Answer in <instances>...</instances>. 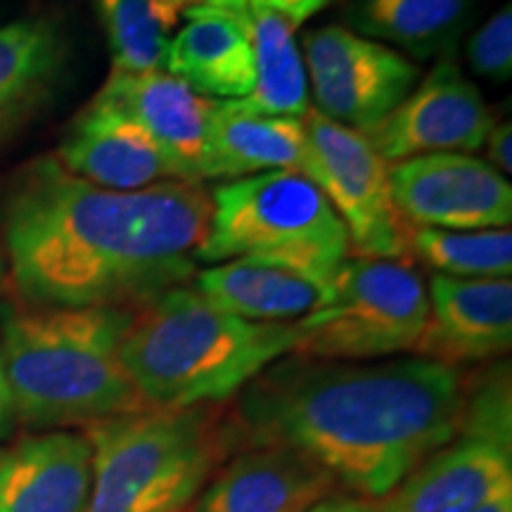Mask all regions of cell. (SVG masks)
<instances>
[{
    "mask_svg": "<svg viewBox=\"0 0 512 512\" xmlns=\"http://www.w3.org/2000/svg\"><path fill=\"white\" fill-rule=\"evenodd\" d=\"M211 219L202 183L117 192L69 174L55 155L12 178L0 226L19 302L46 309H140L188 285Z\"/></svg>",
    "mask_w": 512,
    "mask_h": 512,
    "instance_id": "cell-1",
    "label": "cell"
},
{
    "mask_svg": "<svg viewBox=\"0 0 512 512\" xmlns=\"http://www.w3.org/2000/svg\"><path fill=\"white\" fill-rule=\"evenodd\" d=\"M460 370L420 356L325 361L287 354L261 370L223 420L233 446L290 448L339 489L384 498L460 425Z\"/></svg>",
    "mask_w": 512,
    "mask_h": 512,
    "instance_id": "cell-2",
    "label": "cell"
},
{
    "mask_svg": "<svg viewBox=\"0 0 512 512\" xmlns=\"http://www.w3.org/2000/svg\"><path fill=\"white\" fill-rule=\"evenodd\" d=\"M133 309L0 304V361L17 422L72 430L150 408L121 361Z\"/></svg>",
    "mask_w": 512,
    "mask_h": 512,
    "instance_id": "cell-3",
    "label": "cell"
},
{
    "mask_svg": "<svg viewBox=\"0 0 512 512\" xmlns=\"http://www.w3.org/2000/svg\"><path fill=\"white\" fill-rule=\"evenodd\" d=\"M294 344V323H252L181 285L136 309L121 361L150 408L216 406Z\"/></svg>",
    "mask_w": 512,
    "mask_h": 512,
    "instance_id": "cell-4",
    "label": "cell"
},
{
    "mask_svg": "<svg viewBox=\"0 0 512 512\" xmlns=\"http://www.w3.org/2000/svg\"><path fill=\"white\" fill-rule=\"evenodd\" d=\"M91 496L83 512H181L228 451L216 406L145 408L86 427Z\"/></svg>",
    "mask_w": 512,
    "mask_h": 512,
    "instance_id": "cell-5",
    "label": "cell"
},
{
    "mask_svg": "<svg viewBox=\"0 0 512 512\" xmlns=\"http://www.w3.org/2000/svg\"><path fill=\"white\" fill-rule=\"evenodd\" d=\"M261 261L330 285L349 259V235L316 183L268 171L216 185L197 261Z\"/></svg>",
    "mask_w": 512,
    "mask_h": 512,
    "instance_id": "cell-6",
    "label": "cell"
},
{
    "mask_svg": "<svg viewBox=\"0 0 512 512\" xmlns=\"http://www.w3.org/2000/svg\"><path fill=\"white\" fill-rule=\"evenodd\" d=\"M427 320V285L408 259H347L323 306L294 323L292 354L380 361L415 349Z\"/></svg>",
    "mask_w": 512,
    "mask_h": 512,
    "instance_id": "cell-7",
    "label": "cell"
},
{
    "mask_svg": "<svg viewBox=\"0 0 512 512\" xmlns=\"http://www.w3.org/2000/svg\"><path fill=\"white\" fill-rule=\"evenodd\" d=\"M512 477L510 366L498 363L465 382L456 434L415 467L392 494L377 498L380 512H472L503 479Z\"/></svg>",
    "mask_w": 512,
    "mask_h": 512,
    "instance_id": "cell-8",
    "label": "cell"
},
{
    "mask_svg": "<svg viewBox=\"0 0 512 512\" xmlns=\"http://www.w3.org/2000/svg\"><path fill=\"white\" fill-rule=\"evenodd\" d=\"M306 133L304 176L323 190L349 235V254L358 259H406L408 223L401 219L389 185V164L361 131L311 110Z\"/></svg>",
    "mask_w": 512,
    "mask_h": 512,
    "instance_id": "cell-9",
    "label": "cell"
},
{
    "mask_svg": "<svg viewBox=\"0 0 512 512\" xmlns=\"http://www.w3.org/2000/svg\"><path fill=\"white\" fill-rule=\"evenodd\" d=\"M302 57L313 110L354 131L382 121L420 81L418 64L399 50L344 27L309 31Z\"/></svg>",
    "mask_w": 512,
    "mask_h": 512,
    "instance_id": "cell-10",
    "label": "cell"
},
{
    "mask_svg": "<svg viewBox=\"0 0 512 512\" xmlns=\"http://www.w3.org/2000/svg\"><path fill=\"white\" fill-rule=\"evenodd\" d=\"M494 124V114L479 88L463 74L456 55H444L430 74L420 76L396 110L361 133L392 166L434 152L472 155Z\"/></svg>",
    "mask_w": 512,
    "mask_h": 512,
    "instance_id": "cell-11",
    "label": "cell"
},
{
    "mask_svg": "<svg viewBox=\"0 0 512 512\" xmlns=\"http://www.w3.org/2000/svg\"><path fill=\"white\" fill-rule=\"evenodd\" d=\"M389 185L408 226L510 228L512 188L491 164L465 152H434L389 166Z\"/></svg>",
    "mask_w": 512,
    "mask_h": 512,
    "instance_id": "cell-12",
    "label": "cell"
},
{
    "mask_svg": "<svg viewBox=\"0 0 512 512\" xmlns=\"http://www.w3.org/2000/svg\"><path fill=\"white\" fill-rule=\"evenodd\" d=\"M512 347V280L432 275L427 320L413 356L460 368L508 354Z\"/></svg>",
    "mask_w": 512,
    "mask_h": 512,
    "instance_id": "cell-13",
    "label": "cell"
},
{
    "mask_svg": "<svg viewBox=\"0 0 512 512\" xmlns=\"http://www.w3.org/2000/svg\"><path fill=\"white\" fill-rule=\"evenodd\" d=\"M55 159L69 174L105 190L133 192L181 181L150 133L100 93L67 126Z\"/></svg>",
    "mask_w": 512,
    "mask_h": 512,
    "instance_id": "cell-14",
    "label": "cell"
},
{
    "mask_svg": "<svg viewBox=\"0 0 512 512\" xmlns=\"http://www.w3.org/2000/svg\"><path fill=\"white\" fill-rule=\"evenodd\" d=\"M91 444L74 430H41L0 444V512H83Z\"/></svg>",
    "mask_w": 512,
    "mask_h": 512,
    "instance_id": "cell-15",
    "label": "cell"
},
{
    "mask_svg": "<svg viewBox=\"0 0 512 512\" xmlns=\"http://www.w3.org/2000/svg\"><path fill=\"white\" fill-rule=\"evenodd\" d=\"M150 133L181 181L202 183L207 131L216 100L195 93L178 76L157 72H110L98 91Z\"/></svg>",
    "mask_w": 512,
    "mask_h": 512,
    "instance_id": "cell-16",
    "label": "cell"
},
{
    "mask_svg": "<svg viewBox=\"0 0 512 512\" xmlns=\"http://www.w3.org/2000/svg\"><path fill=\"white\" fill-rule=\"evenodd\" d=\"M335 491V479L302 453L254 446L204 484L195 512H306Z\"/></svg>",
    "mask_w": 512,
    "mask_h": 512,
    "instance_id": "cell-17",
    "label": "cell"
},
{
    "mask_svg": "<svg viewBox=\"0 0 512 512\" xmlns=\"http://www.w3.org/2000/svg\"><path fill=\"white\" fill-rule=\"evenodd\" d=\"M171 36L164 72L178 76L195 93L221 102L242 100L254 86V50L249 15L195 5Z\"/></svg>",
    "mask_w": 512,
    "mask_h": 512,
    "instance_id": "cell-18",
    "label": "cell"
},
{
    "mask_svg": "<svg viewBox=\"0 0 512 512\" xmlns=\"http://www.w3.org/2000/svg\"><path fill=\"white\" fill-rule=\"evenodd\" d=\"M306 164L302 119L259 117L235 102H216L211 110L202 181H238L268 171H299Z\"/></svg>",
    "mask_w": 512,
    "mask_h": 512,
    "instance_id": "cell-19",
    "label": "cell"
},
{
    "mask_svg": "<svg viewBox=\"0 0 512 512\" xmlns=\"http://www.w3.org/2000/svg\"><path fill=\"white\" fill-rule=\"evenodd\" d=\"M192 287L221 311L252 323H297L330 294V285L309 275L247 259L197 271Z\"/></svg>",
    "mask_w": 512,
    "mask_h": 512,
    "instance_id": "cell-20",
    "label": "cell"
},
{
    "mask_svg": "<svg viewBox=\"0 0 512 512\" xmlns=\"http://www.w3.org/2000/svg\"><path fill=\"white\" fill-rule=\"evenodd\" d=\"M477 0H349L344 19L351 31L415 60L456 53L475 17Z\"/></svg>",
    "mask_w": 512,
    "mask_h": 512,
    "instance_id": "cell-21",
    "label": "cell"
},
{
    "mask_svg": "<svg viewBox=\"0 0 512 512\" xmlns=\"http://www.w3.org/2000/svg\"><path fill=\"white\" fill-rule=\"evenodd\" d=\"M254 50V86L242 100H230L249 114L304 119L311 110L309 76L290 19L278 12L249 8Z\"/></svg>",
    "mask_w": 512,
    "mask_h": 512,
    "instance_id": "cell-22",
    "label": "cell"
},
{
    "mask_svg": "<svg viewBox=\"0 0 512 512\" xmlns=\"http://www.w3.org/2000/svg\"><path fill=\"white\" fill-rule=\"evenodd\" d=\"M195 5V0H95L114 72L164 69L171 34Z\"/></svg>",
    "mask_w": 512,
    "mask_h": 512,
    "instance_id": "cell-23",
    "label": "cell"
},
{
    "mask_svg": "<svg viewBox=\"0 0 512 512\" xmlns=\"http://www.w3.org/2000/svg\"><path fill=\"white\" fill-rule=\"evenodd\" d=\"M64 60L62 31L50 19L0 27V112L19 117L53 83Z\"/></svg>",
    "mask_w": 512,
    "mask_h": 512,
    "instance_id": "cell-24",
    "label": "cell"
},
{
    "mask_svg": "<svg viewBox=\"0 0 512 512\" xmlns=\"http://www.w3.org/2000/svg\"><path fill=\"white\" fill-rule=\"evenodd\" d=\"M415 256L434 275L448 278H510L512 233L494 230H439L408 226L406 259Z\"/></svg>",
    "mask_w": 512,
    "mask_h": 512,
    "instance_id": "cell-25",
    "label": "cell"
},
{
    "mask_svg": "<svg viewBox=\"0 0 512 512\" xmlns=\"http://www.w3.org/2000/svg\"><path fill=\"white\" fill-rule=\"evenodd\" d=\"M467 64L489 81H508L512 76V8L503 5L467 41Z\"/></svg>",
    "mask_w": 512,
    "mask_h": 512,
    "instance_id": "cell-26",
    "label": "cell"
},
{
    "mask_svg": "<svg viewBox=\"0 0 512 512\" xmlns=\"http://www.w3.org/2000/svg\"><path fill=\"white\" fill-rule=\"evenodd\" d=\"M330 3L332 0H249V8L278 12L280 17L290 19L294 27H299Z\"/></svg>",
    "mask_w": 512,
    "mask_h": 512,
    "instance_id": "cell-27",
    "label": "cell"
},
{
    "mask_svg": "<svg viewBox=\"0 0 512 512\" xmlns=\"http://www.w3.org/2000/svg\"><path fill=\"white\" fill-rule=\"evenodd\" d=\"M486 147V164H491L498 174H510L512 171V126L505 121V124H494V128L486 136L484 145Z\"/></svg>",
    "mask_w": 512,
    "mask_h": 512,
    "instance_id": "cell-28",
    "label": "cell"
},
{
    "mask_svg": "<svg viewBox=\"0 0 512 512\" xmlns=\"http://www.w3.org/2000/svg\"><path fill=\"white\" fill-rule=\"evenodd\" d=\"M306 512H380V510H377V501H373V498L335 491V494H330L328 498H323V501H318L311 510Z\"/></svg>",
    "mask_w": 512,
    "mask_h": 512,
    "instance_id": "cell-29",
    "label": "cell"
},
{
    "mask_svg": "<svg viewBox=\"0 0 512 512\" xmlns=\"http://www.w3.org/2000/svg\"><path fill=\"white\" fill-rule=\"evenodd\" d=\"M17 425L19 422L15 413V403H12L8 380H5L3 361H0V444H5V441L12 439Z\"/></svg>",
    "mask_w": 512,
    "mask_h": 512,
    "instance_id": "cell-30",
    "label": "cell"
},
{
    "mask_svg": "<svg viewBox=\"0 0 512 512\" xmlns=\"http://www.w3.org/2000/svg\"><path fill=\"white\" fill-rule=\"evenodd\" d=\"M472 512H512V477L498 482Z\"/></svg>",
    "mask_w": 512,
    "mask_h": 512,
    "instance_id": "cell-31",
    "label": "cell"
},
{
    "mask_svg": "<svg viewBox=\"0 0 512 512\" xmlns=\"http://www.w3.org/2000/svg\"><path fill=\"white\" fill-rule=\"evenodd\" d=\"M195 3L235 12V15H249V0H195Z\"/></svg>",
    "mask_w": 512,
    "mask_h": 512,
    "instance_id": "cell-32",
    "label": "cell"
},
{
    "mask_svg": "<svg viewBox=\"0 0 512 512\" xmlns=\"http://www.w3.org/2000/svg\"><path fill=\"white\" fill-rule=\"evenodd\" d=\"M15 119L17 117H12V114H8V112H0V140H3L5 131H8V128L15 124Z\"/></svg>",
    "mask_w": 512,
    "mask_h": 512,
    "instance_id": "cell-33",
    "label": "cell"
}]
</instances>
